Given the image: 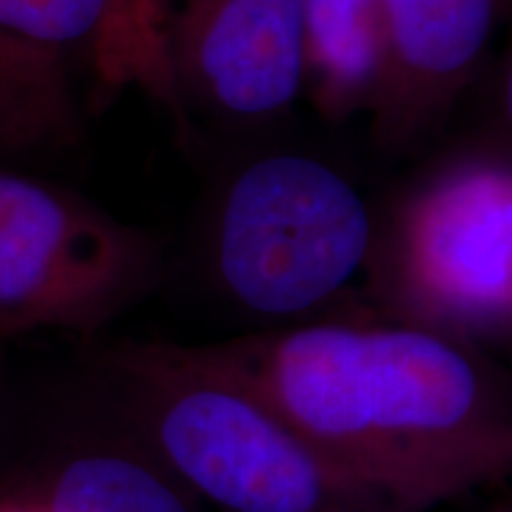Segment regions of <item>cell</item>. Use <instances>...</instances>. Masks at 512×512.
<instances>
[{"mask_svg":"<svg viewBox=\"0 0 512 512\" xmlns=\"http://www.w3.org/2000/svg\"><path fill=\"white\" fill-rule=\"evenodd\" d=\"M176 349L256 396L394 512H427L512 475L510 373L458 339L347 318Z\"/></svg>","mask_w":512,"mask_h":512,"instance_id":"cell-1","label":"cell"},{"mask_svg":"<svg viewBox=\"0 0 512 512\" xmlns=\"http://www.w3.org/2000/svg\"><path fill=\"white\" fill-rule=\"evenodd\" d=\"M83 377L190 494L228 512H394L238 384L171 342H88Z\"/></svg>","mask_w":512,"mask_h":512,"instance_id":"cell-2","label":"cell"},{"mask_svg":"<svg viewBox=\"0 0 512 512\" xmlns=\"http://www.w3.org/2000/svg\"><path fill=\"white\" fill-rule=\"evenodd\" d=\"M377 313L498 356L512 342V169L498 155L446 166L403 195L368 254Z\"/></svg>","mask_w":512,"mask_h":512,"instance_id":"cell-3","label":"cell"},{"mask_svg":"<svg viewBox=\"0 0 512 512\" xmlns=\"http://www.w3.org/2000/svg\"><path fill=\"white\" fill-rule=\"evenodd\" d=\"M373 230L361 192L330 164L261 157L223 192L211 268L230 302L280 328L335 302L366 271Z\"/></svg>","mask_w":512,"mask_h":512,"instance_id":"cell-4","label":"cell"},{"mask_svg":"<svg viewBox=\"0 0 512 512\" xmlns=\"http://www.w3.org/2000/svg\"><path fill=\"white\" fill-rule=\"evenodd\" d=\"M162 283V245L100 204L0 166V342H98Z\"/></svg>","mask_w":512,"mask_h":512,"instance_id":"cell-5","label":"cell"},{"mask_svg":"<svg viewBox=\"0 0 512 512\" xmlns=\"http://www.w3.org/2000/svg\"><path fill=\"white\" fill-rule=\"evenodd\" d=\"M86 67L102 86L143 81L176 105L150 0H0V166L79 138Z\"/></svg>","mask_w":512,"mask_h":512,"instance_id":"cell-6","label":"cell"},{"mask_svg":"<svg viewBox=\"0 0 512 512\" xmlns=\"http://www.w3.org/2000/svg\"><path fill=\"white\" fill-rule=\"evenodd\" d=\"M171 83L226 117L285 112L304 91L302 0H166Z\"/></svg>","mask_w":512,"mask_h":512,"instance_id":"cell-7","label":"cell"},{"mask_svg":"<svg viewBox=\"0 0 512 512\" xmlns=\"http://www.w3.org/2000/svg\"><path fill=\"white\" fill-rule=\"evenodd\" d=\"M380 3L384 72L370 112L384 143H406L427 131L477 72L501 0Z\"/></svg>","mask_w":512,"mask_h":512,"instance_id":"cell-8","label":"cell"},{"mask_svg":"<svg viewBox=\"0 0 512 512\" xmlns=\"http://www.w3.org/2000/svg\"><path fill=\"white\" fill-rule=\"evenodd\" d=\"M112 418L119 434L79 420L57 427L27 472L0 484V496L36 512H195L190 491L117 415Z\"/></svg>","mask_w":512,"mask_h":512,"instance_id":"cell-9","label":"cell"},{"mask_svg":"<svg viewBox=\"0 0 512 512\" xmlns=\"http://www.w3.org/2000/svg\"><path fill=\"white\" fill-rule=\"evenodd\" d=\"M304 86L330 119L373 110L384 72L380 0H302Z\"/></svg>","mask_w":512,"mask_h":512,"instance_id":"cell-10","label":"cell"},{"mask_svg":"<svg viewBox=\"0 0 512 512\" xmlns=\"http://www.w3.org/2000/svg\"><path fill=\"white\" fill-rule=\"evenodd\" d=\"M0 512H36L31 505L17 501V498L0 496Z\"/></svg>","mask_w":512,"mask_h":512,"instance_id":"cell-11","label":"cell"},{"mask_svg":"<svg viewBox=\"0 0 512 512\" xmlns=\"http://www.w3.org/2000/svg\"><path fill=\"white\" fill-rule=\"evenodd\" d=\"M489 512H512V505H510L508 498H505V501H498Z\"/></svg>","mask_w":512,"mask_h":512,"instance_id":"cell-12","label":"cell"}]
</instances>
